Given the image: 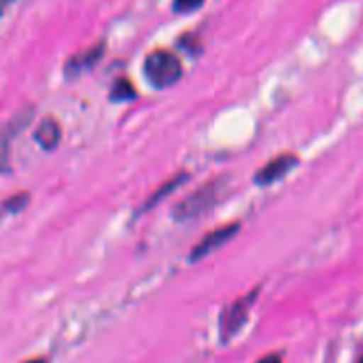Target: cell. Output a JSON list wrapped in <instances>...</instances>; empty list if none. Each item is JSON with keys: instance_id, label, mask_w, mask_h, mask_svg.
<instances>
[{"instance_id": "obj_1", "label": "cell", "mask_w": 363, "mask_h": 363, "mask_svg": "<svg viewBox=\"0 0 363 363\" xmlns=\"http://www.w3.org/2000/svg\"><path fill=\"white\" fill-rule=\"evenodd\" d=\"M225 184L227 181L223 177H216V179H211L202 184V186H199L197 190L191 191L190 195H186L183 201H179L174 206V220H177V222H188V220L199 218V216L211 211L218 204L220 199L223 197Z\"/></svg>"}, {"instance_id": "obj_2", "label": "cell", "mask_w": 363, "mask_h": 363, "mask_svg": "<svg viewBox=\"0 0 363 363\" xmlns=\"http://www.w3.org/2000/svg\"><path fill=\"white\" fill-rule=\"evenodd\" d=\"M144 74L152 87L167 89L177 84V80L183 77V67L181 60L172 52L156 50L145 57Z\"/></svg>"}, {"instance_id": "obj_3", "label": "cell", "mask_w": 363, "mask_h": 363, "mask_svg": "<svg viewBox=\"0 0 363 363\" xmlns=\"http://www.w3.org/2000/svg\"><path fill=\"white\" fill-rule=\"evenodd\" d=\"M34 119V108L25 106L0 126V174L11 172V142Z\"/></svg>"}, {"instance_id": "obj_4", "label": "cell", "mask_w": 363, "mask_h": 363, "mask_svg": "<svg viewBox=\"0 0 363 363\" xmlns=\"http://www.w3.org/2000/svg\"><path fill=\"white\" fill-rule=\"evenodd\" d=\"M259 291H252L247 296L238 298L234 303H230L229 307H225V311L222 312V321H220V332H222V340L233 339L238 332L241 330V326L247 323L248 314H250V308L254 305V301L257 300Z\"/></svg>"}, {"instance_id": "obj_5", "label": "cell", "mask_w": 363, "mask_h": 363, "mask_svg": "<svg viewBox=\"0 0 363 363\" xmlns=\"http://www.w3.org/2000/svg\"><path fill=\"white\" fill-rule=\"evenodd\" d=\"M296 165L298 156L293 155V152H284V155H279L255 172L254 183L259 184V186H269V184L284 179L291 170L296 169Z\"/></svg>"}, {"instance_id": "obj_6", "label": "cell", "mask_w": 363, "mask_h": 363, "mask_svg": "<svg viewBox=\"0 0 363 363\" xmlns=\"http://www.w3.org/2000/svg\"><path fill=\"white\" fill-rule=\"evenodd\" d=\"M236 233H240V223H229V225L218 227V229L208 233L194 248H191L190 261H201L206 255L213 254V252L218 250L220 247L229 243V241L236 236Z\"/></svg>"}, {"instance_id": "obj_7", "label": "cell", "mask_w": 363, "mask_h": 363, "mask_svg": "<svg viewBox=\"0 0 363 363\" xmlns=\"http://www.w3.org/2000/svg\"><path fill=\"white\" fill-rule=\"evenodd\" d=\"M105 55V43H98V45L91 46V48L84 50V52L77 53V55L71 57L69 60L64 66V74L69 80L80 77L82 73H85L87 69L94 67L96 64L101 60V57Z\"/></svg>"}, {"instance_id": "obj_8", "label": "cell", "mask_w": 363, "mask_h": 363, "mask_svg": "<svg viewBox=\"0 0 363 363\" xmlns=\"http://www.w3.org/2000/svg\"><path fill=\"white\" fill-rule=\"evenodd\" d=\"M60 138H62V131H60L59 123L52 117L43 119L34 131V140L45 151H53L60 144Z\"/></svg>"}, {"instance_id": "obj_9", "label": "cell", "mask_w": 363, "mask_h": 363, "mask_svg": "<svg viewBox=\"0 0 363 363\" xmlns=\"http://www.w3.org/2000/svg\"><path fill=\"white\" fill-rule=\"evenodd\" d=\"M186 179H188V174H184V172L177 174V176H174V177H170L169 181H165V183H163L162 186H160L158 190H156L155 194H152L151 197L147 199V202H145L144 208H142V209H144V211L151 209L152 206H156V204H158V202H162L163 199L167 197V195L172 194V191L176 190V188L179 186V184H183Z\"/></svg>"}, {"instance_id": "obj_10", "label": "cell", "mask_w": 363, "mask_h": 363, "mask_svg": "<svg viewBox=\"0 0 363 363\" xmlns=\"http://www.w3.org/2000/svg\"><path fill=\"white\" fill-rule=\"evenodd\" d=\"M108 98L116 103H124V101H133L137 98V91H135L133 84H131L128 78H117L113 82L112 89H110Z\"/></svg>"}, {"instance_id": "obj_11", "label": "cell", "mask_w": 363, "mask_h": 363, "mask_svg": "<svg viewBox=\"0 0 363 363\" xmlns=\"http://www.w3.org/2000/svg\"><path fill=\"white\" fill-rule=\"evenodd\" d=\"M206 0H174V11L181 14L194 13L204 6Z\"/></svg>"}, {"instance_id": "obj_12", "label": "cell", "mask_w": 363, "mask_h": 363, "mask_svg": "<svg viewBox=\"0 0 363 363\" xmlns=\"http://www.w3.org/2000/svg\"><path fill=\"white\" fill-rule=\"evenodd\" d=\"M257 363H284V360L279 357V354H269V357L261 358Z\"/></svg>"}, {"instance_id": "obj_13", "label": "cell", "mask_w": 363, "mask_h": 363, "mask_svg": "<svg viewBox=\"0 0 363 363\" xmlns=\"http://www.w3.org/2000/svg\"><path fill=\"white\" fill-rule=\"evenodd\" d=\"M14 2H16V0H0V18L6 14V11L9 9Z\"/></svg>"}, {"instance_id": "obj_14", "label": "cell", "mask_w": 363, "mask_h": 363, "mask_svg": "<svg viewBox=\"0 0 363 363\" xmlns=\"http://www.w3.org/2000/svg\"><path fill=\"white\" fill-rule=\"evenodd\" d=\"M6 215H9V213H7L6 208H4V206L0 204V220H2V216H6Z\"/></svg>"}, {"instance_id": "obj_15", "label": "cell", "mask_w": 363, "mask_h": 363, "mask_svg": "<svg viewBox=\"0 0 363 363\" xmlns=\"http://www.w3.org/2000/svg\"><path fill=\"white\" fill-rule=\"evenodd\" d=\"M25 363H46V362L41 360V358H38V360H30V362H25Z\"/></svg>"}, {"instance_id": "obj_16", "label": "cell", "mask_w": 363, "mask_h": 363, "mask_svg": "<svg viewBox=\"0 0 363 363\" xmlns=\"http://www.w3.org/2000/svg\"><path fill=\"white\" fill-rule=\"evenodd\" d=\"M360 363H363V358H362V360H360Z\"/></svg>"}]
</instances>
